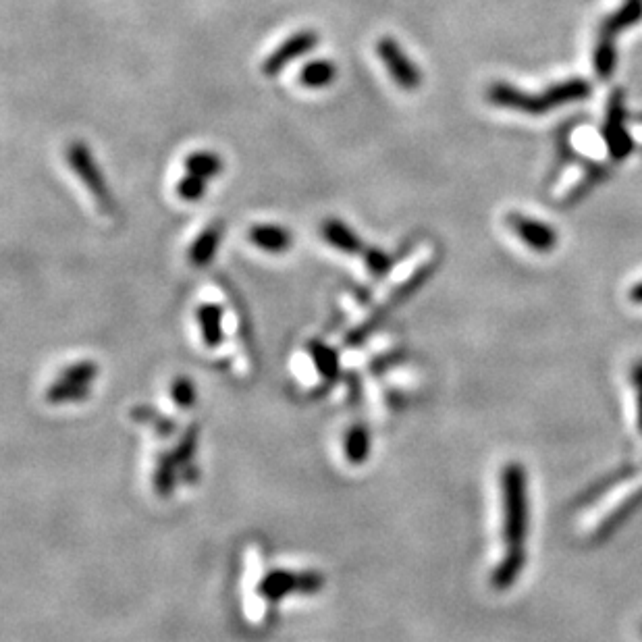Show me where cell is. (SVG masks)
Listing matches in <instances>:
<instances>
[{
  "label": "cell",
  "instance_id": "1",
  "mask_svg": "<svg viewBox=\"0 0 642 642\" xmlns=\"http://www.w3.org/2000/svg\"><path fill=\"white\" fill-rule=\"evenodd\" d=\"M503 505H505V541L507 553L501 568L495 572V584L507 586L522 566V541L526 532V491L524 472L510 466L503 474Z\"/></svg>",
  "mask_w": 642,
  "mask_h": 642
},
{
  "label": "cell",
  "instance_id": "2",
  "mask_svg": "<svg viewBox=\"0 0 642 642\" xmlns=\"http://www.w3.org/2000/svg\"><path fill=\"white\" fill-rule=\"evenodd\" d=\"M588 92H591V86L582 82V79H570V82L557 84L537 96L524 94L510 84H493L489 88V100L497 106H503V109H516L526 115H543L555 109V106L586 98Z\"/></svg>",
  "mask_w": 642,
  "mask_h": 642
},
{
  "label": "cell",
  "instance_id": "3",
  "mask_svg": "<svg viewBox=\"0 0 642 642\" xmlns=\"http://www.w3.org/2000/svg\"><path fill=\"white\" fill-rule=\"evenodd\" d=\"M65 158L69 167L73 169V173L79 177V181L88 187V192L94 198L100 212L106 214V217H115L119 212V206L115 204L109 185H106V179L88 144L82 140H73L65 150Z\"/></svg>",
  "mask_w": 642,
  "mask_h": 642
},
{
  "label": "cell",
  "instance_id": "4",
  "mask_svg": "<svg viewBox=\"0 0 642 642\" xmlns=\"http://www.w3.org/2000/svg\"><path fill=\"white\" fill-rule=\"evenodd\" d=\"M374 50H377V57L389 71L395 86L406 92H414L422 86V73L418 65L412 63L397 40H393L391 36H383L374 44Z\"/></svg>",
  "mask_w": 642,
  "mask_h": 642
},
{
  "label": "cell",
  "instance_id": "5",
  "mask_svg": "<svg viewBox=\"0 0 642 642\" xmlns=\"http://www.w3.org/2000/svg\"><path fill=\"white\" fill-rule=\"evenodd\" d=\"M318 40H320V36L312 30H302V32H296L293 36H289L283 44H279L271 52L269 57L262 61V65H260L262 75H266V77L279 75L291 61L308 55L312 48H316Z\"/></svg>",
  "mask_w": 642,
  "mask_h": 642
},
{
  "label": "cell",
  "instance_id": "6",
  "mask_svg": "<svg viewBox=\"0 0 642 642\" xmlns=\"http://www.w3.org/2000/svg\"><path fill=\"white\" fill-rule=\"evenodd\" d=\"M624 119H626V113H624L622 94L613 92L609 109H607V123H605L607 146L613 158H624L632 150V140L624 127Z\"/></svg>",
  "mask_w": 642,
  "mask_h": 642
},
{
  "label": "cell",
  "instance_id": "7",
  "mask_svg": "<svg viewBox=\"0 0 642 642\" xmlns=\"http://www.w3.org/2000/svg\"><path fill=\"white\" fill-rule=\"evenodd\" d=\"M507 223H510V227L518 233L522 242L534 252H551L557 244V233L553 231V227L537 219H528L522 217V214H510Z\"/></svg>",
  "mask_w": 642,
  "mask_h": 642
},
{
  "label": "cell",
  "instance_id": "8",
  "mask_svg": "<svg viewBox=\"0 0 642 642\" xmlns=\"http://www.w3.org/2000/svg\"><path fill=\"white\" fill-rule=\"evenodd\" d=\"M248 237L256 248L269 252V254H283L293 244V235L285 227L273 225V223L252 225L248 231Z\"/></svg>",
  "mask_w": 642,
  "mask_h": 642
},
{
  "label": "cell",
  "instance_id": "9",
  "mask_svg": "<svg viewBox=\"0 0 642 642\" xmlns=\"http://www.w3.org/2000/svg\"><path fill=\"white\" fill-rule=\"evenodd\" d=\"M225 233V223L214 221L210 223L196 239L190 248V260L194 266H206L219 250V244Z\"/></svg>",
  "mask_w": 642,
  "mask_h": 642
},
{
  "label": "cell",
  "instance_id": "10",
  "mask_svg": "<svg viewBox=\"0 0 642 642\" xmlns=\"http://www.w3.org/2000/svg\"><path fill=\"white\" fill-rule=\"evenodd\" d=\"M323 235H325V239L333 248H337V250H341L345 254H360V252H364L362 239L339 219H327L323 223Z\"/></svg>",
  "mask_w": 642,
  "mask_h": 642
},
{
  "label": "cell",
  "instance_id": "11",
  "mask_svg": "<svg viewBox=\"0 0 642 642\" xmlns=\"http://www.w3.org/2000/svg\"><path fill=\"white\" fill-rule=\"evenodd\" d=\"M640 19H642V0H624V5L609 19H605L601 38L615 40V36H618L622 30L630 28V25H636Z\"/></svg>",
  "mask_w": 642,
  "mask_h": 642
},
{
  "label": "cell",
  "instance_id": "12",
  "mask_svg": "<svg viewBox=\"0 0 642 642\" xmlns=\"http://www.w3.org/2000/svg\"><path fill=\"white\" fill-rule=\"evenodd\" d=\"M183 165L187 173L198 175L206 181L223 173V158L217 152H210V150H196L192 154H187Z\"/></svg>",
  "mask_w": 642,
  "mask_h": 642
},
{
  "label": "cell",
  "instance_id": "13",
  "mask_svg": "<svg viewBox=\"0 0 642 642\" xmlns=\"http://www.w3.org/2000/svg\"><path fill=\"white\" fill-rule=\"evenodd\" d=\"M335 77H337L335 63L327 59H316L300 71V84L310 90H323L335 82Z\"/></svg>",
  "mask_w": 642,
  "mask_h": 642
},
{
  "label": "cell",
  "instance_id": "14",
  "mask_svg": "<svg viewBox=\"0 0 642 642\" xmlns=\"http://www.w3.org/2000/svg\"><path fill=\"white\" fill-rule=\"evenodd\" d=\"M221 316H223V310L217 304H204L202 308H198L202 335L210 347H214V343L221 341Z\"/></svg>",
  "mask_w": 642,
  "mask_h": 642
},
{
  "label": "cell",
  "instance_id": "15",
  "mask_svg": "<svg viewBox=\"0 0 642 642\" xmlns=\"http://www.w3.org/2000/svg\"><path fill=\"white\" fill-rule=\"evenodd\" d=\"M175 192L177 196L183 200V202H198L204 198L206 194V179L198 177V175H192V173H187L185 177H181L177 181V187H175Z\"/></svg>",
  "mask_w": 642,
  "mask_h": 642
},
{
  "label": "cell",
  "instance_id": "16",
  "mask_svg": "<svg viewBox=\"0 0 642 642\" xmlns=\"http://www.w3.org/2000/svg\"><path fill=\"white\" fill-rule=\"evenodd\" d=\"M595 69L599 75L607 77L615 69V46L613 40L599 38L597 48H595Z\"/></svg>",
  "mask_w": 642,
  "mask_h": 642
},
{
  "label": "cell",
  "instance_id": "17",
  "mask_svg": "<svg viewBox=\"0 0 642 642\" xmlns=\"http://www.w3.org/2000/svg\"><path fill=\"white\" fill-rule=\"evenodd\" d=\"M364 260H366L368 271H370L374 277L387 275L389 269L393 266L391 256L385 254L383 250H377V248H366V250H364Z\"/></svg>",
  "mask_w": 642,
  "mask_h": 642
},
{
  "label": "cell",
  "instance_id": "18",
  "mask_svg": "<svg viewBox=\"0 0 642 642\" xmlns=\"http://www.w3.org/2000/svg\"><path fill=\"white\" fill-rule=\"evenodd\" d=\"M630 300L636 304H642V283H638L636 287H632L630 291Z\"/></svg>",
  "mask_w": 642,
  "mask_h": 642
}]
</instances>
